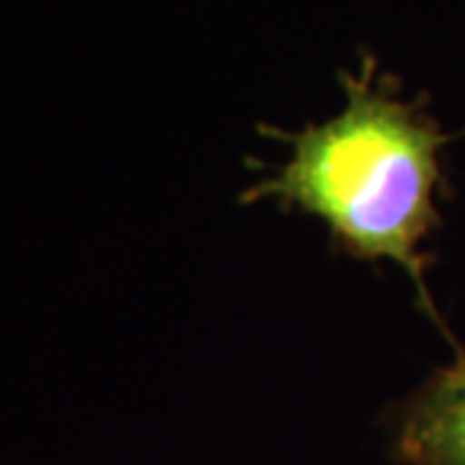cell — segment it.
Returning a JSON list of instances; mask_svg holds the SVG:
<instances>
[{
	"label": "cell",
	"mask_w": 465,
	"mask_h": 465,
	"mask_svg": "<svg viewBox=\"0 0 465 465\" xmlns=\"http://www.w3.org/2000/svg\"><path fill=\"white\" fill-rule=\"evenodd\" d=\"M391 442L406 465H465V357L434 372L401 403Z\"/></svg>",
	"instance_id": "2"
},
{
	"label": "cell",
	"mask_w": 465,
	"mask_h": 465,
	"mask_svg": "<svg viewBox=\"0 0 465 465\" xmlns=\"http://www.w3.org/2000/svg\"><path fill=\"white\" fill-rule=\"evenodd\" d=\"M344 106L300 133L262 127L290 145L274 173L251 183L241 202H274L280 210L318 217L333 246L360 262L401 266L432 318L424 241L440 223V155L452 140L414 101L381 78L375 57L341 70Z\"/></svg>",
	"instance_id": "1"
}]
</instances>
